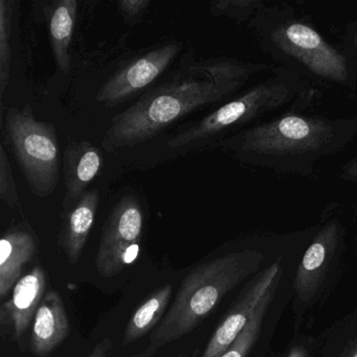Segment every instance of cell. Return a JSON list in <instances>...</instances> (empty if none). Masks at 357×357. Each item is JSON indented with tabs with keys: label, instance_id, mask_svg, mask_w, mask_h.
<instances>
[{
	"label": "cell",
	"instance_id": "6da1fadb",
	"mask_svg": "<svg viewBox=\"0 0 357 357\" xmlns=\"http://www.w3.org/2000/svg\"><path fill=\"white\" fill-rule=\"evenodd\" d=\"M265 63L233 58L193 62L170 80L152 87L124 112L116 114L105 131L102 147L114 152L135 147L158 137L177 121L237 95Z\"/></svg>",
	"mask_w": 357,
	"mask_h": 357
},
{
	"label": "cell",
	"instance_id": "7a4b0ae2",
	"mask_svg": "<svg viewBox=\"0 0 357 357\" xmlns=\"http://www.w3.org/2000/svg\"><path fill=\"white\" fill-rule=\"evenodd\" d=\"M290 110L221 141L216 148L244 166L282 175L312 177L323 158L340 153L357 137V116L305 114Z\"/></svg>",
	"mask_w": 357,
	"mask_h": 357
},
{
	"label": "cell",
	"instance_id": "3957f363",
	"mask_svg": "<svg viewBox=\"0 0 357 357\" xmlns=\"http://www.w3.org/2000/svg\"><path fill=\"white\" fill-rule=\"evenodd\" d=\"M262 52L313 86L357 93V59L336 47L285 3H264L248 24Z\"/></svg>",
	"mask_w": 357,
	"mask_h": 357
},
{
	"label": "cell",
	"instance_id": "277c9868",
	"mask_svg": "<svg viewBox=\"0 0 357 357\" xmlns=\"http://www.w3.org/2000/svg\"><path fill=\"white\" fill-rule=\"evenodd\" d=\"M319 89L296 73L282 66L273 68L271 76L248 91L199 120L179 127L167 146L183 153L217 147L223 139L264 122L271 114L311 107L319 100Z\"/></svg>",
	"mask_w": 357,
	"mask_h": 357
},
{
	"label": "cell",
	"instance_id": "5b68a950",
	"mask_svg": "<svg viewBox=\"0 0 357 357\" xmlns=\"http://www.w3.org/2000/svg\"><path fill=\"white\" fill-rule=\"evenodd\" d=\"M265 256L259 250L229 252L194 267L166 315L149 336V344L133 357H152L160 349L192 333L231 290L258 273Z\"/></svg>",
	"mask_w": 357,
	"mask_h": 357
},
{
	"label": "cell",
	"instance_id": "8992f818",
	"mask_svg": "<svg viewBox=\"0 0 357 357\" xmlns=\"http://www.w3.org/2000/svg\"><path fill=\"white\" fill-rule=\"evenodd\" d=\"M3 125L8 146L31 191L37 197H49L59 183L62 162L56 127L37 120L30 105L9 108Z\"/></svg>",
	"mask_w": 357,
	"mask_h": 357
},
{
	"label": "cell",
	"instance_id": "52a82bcc",
	"mask_svg": "<svg viewBox=\"0 0 357 357\" xmlns=\"http://www.w3.org/2000/svg\"><path fill=\"white\" fill-rule=\"evenodd\" d=\"M143 208L133 194L123 196L110 211L100 239L96 268L109 279L124 271L137 252L144 231Z\"/></svg>",
	"mask_w": 357,
	"mask_h": 357
},
{
	"label": "cell",
	"instance_id": "ba28073f",
	"mask_svg": "<svg viewBox=\"0 0 357 357\" xmlns=\"http://www.w3.org/2000/svg\"><path fill=\"white\" fill-rule=\"evenodd\" d=\"M181 51V43H166L132 60L104 83L96 100L112 108L141 95L162 77Z\"/></svg>",
	"mask_w": 357,
	"mask_h": 357
},
{
	"label": "cell",
	"instance_id": "9c48e42d",
	"mask_svg": "<svg viewBox=\"0 0 357 357\" xmlns=\"http://www.w3.org/2000/svg\"><path fill=\"white\" fill-rule=\"evenodd\" d=\"M281 261V258H278L245 286L235 304L215 330L202 357L222 356L250 321L269 286L275 281L277 275L282 273Z\"/></svg>",
	"mask_w": 357,
	"mask_h": 357
},
{
	"label": "cell",
	"instance_id": "30bf717a",
	"mask_svg": "<svg viewBox=\"0 0 357 357\" xmlns=\"http://www.w3.org/2000/svg\"><path fill=\"white\" fill-rule=\"evenodd\" d=\"M45 288L47 273L40 265L22 275L11 296L0 306V331L3 338L20 342L24 337L45 298Z\"/></svg>",
	"mask_w": 357,
	"mask_h": 357
},
{
	"label": "cell",
	"instance_id": "8fae6325",
	"mask_svg": "<svg viewBox=\"0 0 357 357\" xmlns=\"http://www.w3.org/2000/svg\"><path fill=\"white\" fill-rule=\"evenodd\" d=\"M342 227L337 219L326 222L313 238L296 269L294 289L301 301L311 300L321 287L340 244Z\"/></svg>",
	"mask_w": 357,
	"mask_h": 357
},
{
	"label": "cell",
	"instance_id": "7c38bea8",
	"mask_svg": "<svg viewBox=\"0 0 357 357\" xmlns=\"http://www.w3.org/2000/svg\"><path fill=\"white\" fill-rule=\"evenodd\" d=\"M70 334V323L63 300L55 289L45 294L33 321L30 350L36 357H47Z\"/></svg>",
	"mask_w": 357,
	"mask_h": 357
},
{
	"label": "cell",
	"instance_id": "4fadbf2b",
	"mask_svg": "<svg viewBox=\"0 0 357 357\" xmlns=\"http://www.w3.org/2000/svg\"><path fill=\"white\" fill-rule=\"evenodd\" d=\"M38 241L32 229L14 225L0 240V298L5 300L22 278L24 268L34 260Z\"/></svg>",
	"mask_w": 357,
	"mask_h": 357
},
{
	"label": "cell",
	"instance_id": "5bb4252c",
	"mask_svg": "<svg viewBox=\"0 0 357 357\" xmlns=\"http://www.w3.org/2000/svg\"><path fill=\"white\" fill-rule=\"evenodd\" d=\"M99 204V190H87L72 208L62 212L58 244L70 264H77L82 256L95 225Z\"/></svg>",
	"mask_w": 357,
	"mask_h": 357
},
{
	"label": "cell",
	"instance_id": "9a60e30c",
	"mask_svg": "<svg viewBox=\"0 0 357 357\" xmlns=\"http://www.w3.org/2000/svg\"><path fill=\"white\" fill-rule=\"evenodd\" d=\"M63 175L66 196L63 210L72 208L87 191L103 167L101 150L86 141L72 142L64 150Z\"/></svg>",
	"mask_w": 357,
	"mask_h": 357
},
{
	"label": "cell",
	"instance_id": "2e32d148",
	"mask_svg": "<svg viewBox=\"0 0 357 357\" xmlns=\"http://www.w3.org/2000/svg\"><path fill=\"white\" fill-rule=\"evenodd\" d=\"M76 0H57L45 7L50 40L58 70L68 74L72 66L70 47L77 22Z\"/></svg>",
	"mask_w": 357,
	"mask_h": 357
},
{
	"label": "cell",
	"instance_id": "e0dca14e",
	"mask_svg": "<svg viewBox=\"0 0 357 357\" xmlns=\"http://www.w3.org/2000/svg\"><path fill=\"white\" fill-rule=\"evenodd\" d=\"M172 294L173 286L167 284L158 288L142 303L141 306L133 312L125 328L123 346H129L137 342L158 327L170 307L169 304L172 298Z\"/></svg>",
	"mask_w": 357,
	"mask_h": 357
},
{
	"label": "cell",
	"instance_id": "ac0fdd59",
	"mask_svg": "<svg viewBox=\"0 0 357 357\" xmlns=\"http://www.w3.org/2000/svg\"><path fill=\"white\" fill-rule=\"evenodd\" d=\"M281 275L282 273L277 275L275 281L269 286L268 289L265 292L263 298H261L260 303L255 309L254 313H252L245 327L238 334L237 337L231 342V346L223 353L221 357H248V353L250 352L252 347L258 340L259 336H260L263 321H264L267 310H268L269 306H271V302L275 298Z\"/></svg>",
	"mask_w": 357,
	"mask_h": 357
},
{
	"label": "cell",
	"instance_id": "d6986e66",
	"mask_svg": "<svg viewBox=\"0 0 357 357\" xmlns=\"http://www.w3.org/2000/svg\"><path fill=\"white\" fill-rule=\"evenodd\" d=\"M14 1L0 0V98L3 103L11 77L12 66V22Z\"/></svg>",
	"mask_w": 357,
	"mask_h": 357
},
{
	"label": "cell",
	"instance_id": "ffe728a7",
	"mask_svg": "<svg viewBox=\"0 0 357 357\" xmlns=\"http://www.w3.org/2000/svg\"><path fill=\"white\" fill-rule=\"evenodd\" d=\"M262 0H218L210 3L214 17H227L237 22H248L264 5Z\"/></svg>",
	"mask_w": 357,
	"mask_h": 357
},
{
	"label": "cell",
	"instance_id": "44dd1931",
	"mask_svg": "<svg viewBox=\"0 0 357 357\" xmlns=\"http://www.w3.org/2000/svg\"><path fill=\"white\" fill-rule=\"evenodd\" d=\"M0 198L11 208L20 206V196L12 172L11 162L3 145L0 146Z\"/></svg>",
	"mask_w": 357,
	"mask_h": 357
},
{
	"label": "cell",
	"instance_id": "7402d4cb",
	"mask_svg": "<svg viewBox=\"0 0 357 357\" xmlns=\"http://www.w3.org/2000/svg\"><path fill=\"white\" fill-rule=\"evenodd\" d=\"M150 5L149 0H122L119 3V13L127 24L135 26L145 17Z\"/></svg>",
	"mask_w": 357,
	"mask_h": 357
},
{
	"label": "cell",
	"instance_id": "603a6c76",
	"mask_svg": "<svg viewBox=\"0 0 357 357\" xmlns=\"http://www.w3.org/2000/svg\"><path fill=\"white\" fill-rule=\"evenodd\" d=\"M340 47L351 56L357 59V20L347 26L346 31L340 37Z\"/></svg>",
	"mask_w": 357,
	"mask_h": 357
},
{
	"label": "cell",
	"instance_id": "cb8c5ba5",
	"mask_svg": "<svg viewBox=\"0 0 357 357\" xmlns=\"http://www.w3.org/2000/svg\"><path fill=\"white\" fill-rule=\"evenodd\" d=\"M338 177L342 181L357 183V156L342 165V171Z\"/></svg>",
	"mask_w": 357,
	"mask_h": 357
},
{
	"label": "cell",
	"instance_id": "d4e9b609",
	"mask_svg": "<svg viewBox=\"0 0 357 357\" xmlns=\"http://www.w3.org/2000/svg\"><path fill=\"white\" fill-rule=\"evenodd\" d=\"M114 348V342L112 338L105 337L96 344L89 357H109L110 352Z\"/></svg>",
	"mask_w": 357,
	"mask_h": 357
},
{
	"label": "cell",
	"instance_id": "484cf974",
	"mask_svg": "<svg viewBox=\"0 0 357 357\" xmlns=\"http://www.w3.org/2000/svg\"><path fill=\"white\" fill-rule=\"evenodd\" d=\"M340 357H357V336L344 347Z\"/></svg>",
	"mask_w": 357,
	"mask_h": 357
},
{
	"label": "cell",
	"instance_id": "4316f807",
	"mask_svg": "<svg viewBox=\"0 0 357 357\" xmlns=\"http://www.w3.org/2000/svg\"><path fill=\"white\" fill-rule=\"evenodd\" d=\"M286 357H310L309 356L308 351L305 347L294 346L290 349L289 352L287 353Z\"/></svg>",
	"mask_w": 357,
	"mask_h": 357
},
{
	"label": "cell",
	"instance_id": "83f0119b",
	"mask_svg": "<svg viewBox=\"0 0 357 357\" xmlns=\"http://www.w3.org/2000/svg\"><path fill=\"white\" fill-rule=\"evenodd\" d=\"M175 357H193V356H191V355H188V354H179Z\"/></svg>",
	"mask_w": 357,
	"mask_h": 357
}]
</instances>
